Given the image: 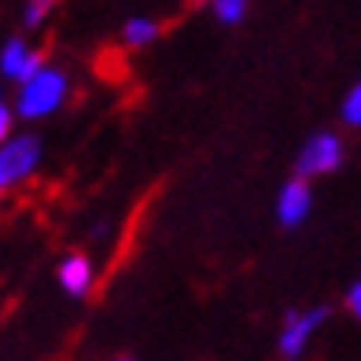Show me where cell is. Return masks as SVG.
Masks as SVG:
<instances>
[{
    "label": "cell",
    "mask_w": 361,
    "mask_h": 361,
    "mask_svg": "<svg viewBox=\"0 0 361 361\" xmlns=\"http://www.w3.org/2000/svg\"><path fill=\"white\" fill-rule=\"evenodd\" d=\"M67 74L56 71V67H41L30 81L19 85V100H15V111L23 114V118H44V114H52L63 107L67 100Z\"/></svg>",
    "instance_id": "1"
},
{
    "label": "cell",
    "mask_w": 361,
    "mask_h": 361,
    "mask_svg": "<svg viewBox=\"0 0 361 361\" xmlns=\"http://www.w3.org/2000/svg\"><path fill=\"white\" fill-rule=\"evenodd\" d=\"M37 159H41V144L34 137H8L0 144V192L26 180L37 170Z\"/></svg>",
    "instance_id": "2"
},
{
    "label": "cell",
    "mask_w": 361,
    "mask_h": 361,
    "mask_svg": "<svg viewBox=\"0 0 361 361\" xmlns=\"http://www.w3.org/2000/svg\"><path fill=\"white\" fill-rule=\"evenodd\" d=\"M343 155H347V152H343V140L336 133H314V137L302 144L299 159H295V173H299L302 180L306 177L332 173V170H339Z\"/></svg>",
    "instance_id": "3"
},
{
    "label": "cell",
    "mask_w": 361,
    "mask_h": 361,
    "mask_svg": "<svg viewBox=\"0 0 361 361\" xmlns=\"http://www.w3.org/2000/svg\"><path fill=\"white\" fill-rule=\"evenodd\" d=\"M328 321V306H314V310H299V314H288L284 328H281V339H276V347H281L284 357H299L306 350V343L317 336V328Z\"/></svg>",
    "instance_id": "4"
},
{
    "label": "cell",
    "mask_w": 361,
    "mask_h": 361,
    "mask_svg": "<svg viewBox=\"0 0 361 361\" xmlns=\"http://www.w3.org/2000/svg\"><path fill=\"white\" fill-rule=\"evenodd\" d=\"M41 67H44V56L41 52H30L23 37H11L4 44V52H0V71H4V78L19 81V85L34 78Z\"/></svg>",
    "instance_id": "5"
},
{
    "label": "cell",
    "mask_w": 361,
    "mask_h": 361,
    "mask_svg": "<svg viewBox=\"0 0 361 361\" xmlns=\"http://www.w3.org/2000/svg\"><path fill=\"white\" fill-rule=\"evenodd\" d=\"M310 203H314L310 185L302 177H291L288 185L281 188V195H276V218H281V225L295 228V225H302V218L310 214Z\"/></svg>",
    "instance_id": "6"
},
{
    "label": "cell",
    "mask_w": 361,
    "mask_h": 361,
    "mask_svg": "<svg viewBox=\"0 0 361 361\" xmlns=\"http://www.w3.org/2000/svg\"><path fill=\"white\" fill-rule=\"evenodd\" d=\"M59 284L74 299H85L92 291V262L85 255H67L59 262Z\"/></svg>",
    "instance_id": "7"
},
{
    "label": "cell",
    "mask_w": 361,
    "mask_h": 361,
    "mask_svg": "<svg viewBox=\"0 0 361 361\" xmlns=\"http://www.w3.org/2000/svg\"><path fill=\"white\" fill-rule=\"evenodd\" d=\"M155 37H159V23H152V19H129L122 26V41L129 48H144V44H152Z\"/></svg>",
    "instance_id": "8"
},
{
    "label": "cell",
    "mask_w": 361,
    "mask_h": 361,
    "mask_svg": "<svg viewBox=\"0 0 361 361\" xmlns=\"http://www.w3.org/2000/svg\"><path fill=\"white\" fill-rule=\"evenodd\" d=\"M339 114H343V122H347L350 129H361V81L347 92V100H343Z\"/></svg>",
    "instance_id": "9"
},
{
    "label": "cell",
    "mask_w": 361,
    "mask_h": 361,
    "mask_svg": "<svg viewBox=\"0 0 361 361\" xmlns=\"http://www.w3.org/2000/svg\"><path fill=\"white\" fill-rule=\"evenodd\" d=\"M214 15L225 26H233V23H240L243 15H247V0H214Z\"/></svg>",
    "instance_id": "10"
},
{
    "label": "cell",
    "mask_w": 361,
    "mask_h": 361,
    "mask_svg": "<svg viewBox=\"0 0 361 361\" xmlns=\"http://www.w3.org/2000/svg\"><path fill=\"white\" fill-rule=\"evenodd\" d=\"M56 4H59V0H30V4H26V26H41L44 15L52 11Z\"/></svg>",
    "instance_id": "11"
},
{
    "label": "cell",
    "mask_w": 361,
    "mask_h": 361,
    "mask_svg": "<svg viewBox=\"0 0 361 361\" xmlns=\"http://www.w3.org/2000/svg\"><path fill=\"white\" fill-rule=\"evenodd\" d=\"M347 310L361 321V281H357V284H350V291H347Z\"/></svg>",
    "instance_id": "12"
},
{
    "label": "cell",
    "mask_w": 361,
    "mask_h": 361,
    "mask_svg": "<svg viewBox=\"0 0 361 361\" xmlns=\"http://www.w3.org/2000/svg\"><path fill=\"white\" fill-rule=\"evenodd\" d=\"M8 129H11V107L4 104V96H0V144L8 140Z\"/></svg>",
    "instance_id": "13"
},
{
    "label": "cell",
    "mask_w": 361,
    "mask_h": 361,
    "mask_svg": "<svg viewBox=\"0 0 361 361\" xmlns=\"http://www.w3.org/2000/svg\"><path fill=\"white\" fill-rule=\"evenodd\" d=\"M118 361H133V357H118Z\"/></svg>",
    "instance_id": "14"
}]
</instances>
